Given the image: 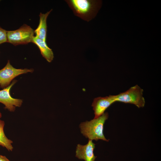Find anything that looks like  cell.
I'll use <instances>...</instances> for the list:
<instances>
[{
    "instance_id": "cell-1",
    "label": "cell",
    "mask_w": 161,
    "mask_h": 161,
    "mask_svg": "<svg viewBox=\"0 0 161 161\" xmlns=\"http://www.w3.org/2000/svg\"><path fill=\"white\" fill-rule=\"evenodd\" d=\"M65 1L75 16L87 22L96 16L102 4V1L101 0H66Z\"/></svg>"
},
{
    "instance_id": "cell-2",
    "label": "cell",
    "mask_w": 161,
    "mask_h": 161,
    "mask_svg": "<svg viewBox=\"0 0 161 161\" xmlns=\"http://www.w3.org/2000/svg\"><path fill=\"white\" fill-rule=\"evenodd\" d=\"M108 117V113L105 112L97 118L81 123L79 125L81 133L90 140L97 141L100 139L109 141L103 133L104 125Z\"/></svg>"
},
{
    "instance_id": "cell-3",
    "label": "cell",
    "mask_w": 161,
    "mask_h": 161,
    "mask_svg": "<svg viewBox=\"0 0 161 161\" xmlns=\"http://www.w3.org/2000/svg\"><path fill=\"white\" fill-rule=\"evenodd\" d=\"M143 91L142 89L136 85L125 92L115 95V101L133 104L138 108L143 107L145 103Z\"/></svg>"
},
{
    "instance_id": "cell-4",
    "label": "cell",
    "mask_w": 161,
    "mask_h": 161,
    "mask_svg": "<svg viewBox=\"0 0 161 161\" xmlns=\"http://www.w3.org/2000/svg\"><path fill=\"white\" fill-rule=\"evenodd\" d=\"M34 30L30 26L24 24L18 29L7 31V42L16 46L32 42Z\"/></svg>"
},
{
    "instance_id": "cell-5",
    "label": "cell",
    "mask_w": 161,
    "mask_h": 161,
    "mask_svg": "<svg viewBox=\"0 0 161 161\" xmlns=\"http://www.w3.org/2000/svg\"><path fill=\"white\" fill-rule=\"evenodd\" d=\"M32 69H16L10 64L8 60L5 66L0 70V87L4 89L10 85L11 81L16 76L28 72H32Z\"/></svg>"
},
{
    "instance_id": "cell-6",
    "label": "cell",
    "mask_w": 161,
    "mask_h": 161,
    "mask_svg": "<svg viewBox=\"0 0 161 161\" xmlns=\"http://www.w3.org/2000/svg\"><path fill=\"white\" fill-rule=\"evenodd\" d=\"M16 82V80H14L7 87L0 90V103L4 105L5 109L11 112H14L16 107H21L23 103L22 100L13 98L10 94V89Z\"/></svg>"
},
{
    "instance_id": "cell-7",
    "label": "cell",
    "mask_w": 161,
    "mask_h": 161,
    "mask_svg": "<svg viewBox=\"0 0 161 161\" xmlns=\"http://www.w3.org/2000/svg\"><path fill=\"white\" fill-rule=\"evenodd\" d=\"M115 102V95H109L108 96L95 98L92 105L95 114L94 118H97L103 114L106 110Z\"/></svg>"
},
{
    "instance_id": "cell-8",
    "label": "cell",
    "mask_w": 161,
    "mask_h": 161,
    "mask_svg": "<svg viewBox=\"0 0 161 161\" xmlns=\"http://www.w3.org/2000/svg\"><path fill=\"white\" fill-rule=\"evenodd\" d=\"M95 145L92 140H90L85 145L78 144L76 148V157L85 161H95L97 157L93 152Z\"/></svg>"
},
{
    "instance_id": "cell-9",
    "label": "cell",
    "mask_w": 161,
    "mask_h": 161,
    "mask_svg": "<svg viewBox=\"0 0 161 161\" xmlns=\"http://www.w3.org/2000/svg\"><path fill=\"white\" fill-rule=\"evenodd\" d=\"M52 10L51 9L45 13H41L39 15V21L38 25L34 30L35 36L46 41L47 32V20L50 13Z\"/></svg>"
},
{
    "instance_id": "cell-10",
    "label": "cell",
    "mask_w": 161,
    "mask_h": 161,
    "mask_svg": "<svg viewBox=\"0 0 161 161\" xmlns=\"http://www.w3.org/2000/svg\"><path fill=\"white\" fill-rule=\"evenodd\" d=\"M32 42L38 47L42 56L48 62L52 61L54 57L52 49L47 46L46 41L34 36Z\"/></svg>"
},
{
    "instance_id": "cell-11",
    "label": "cell",
    "mask_w": 161,
    "mask_h": 161,
    "mask_svg": "<svg viewBox=\"0 0 161 161\" xmlns=\"http://www.w3.org/2000/svg\"><path fill=\"white\" fill-rule=\"evenodd\" d=\"M4 121L0 119V146L6 148L9 151H11L13 149L12 144L13 142L8 139L4 134Z\"/></svg>"
},
{
    "instance_id": "cell-12",
    "label": "cell",
    "mask_w": 161,
    "mask_h": 161,
    "mask_svg": "<svg viewBox=\"0 0 161 161\" xmlns=\"http://www.w3.org/2000/svg\"><path fill=\"white\" fill-rule=\"evenodd\" d=\"M7 42V31L0 27V44Z\"/></svg>"
},
{
    "instance_id": "cell-13",
    "label": "cell",
    "mask_w": 161,
    "mask_h": 161,
    "mask_svg": "<svg viewBox=\"0 0 161 161\" xmlns=\"http://www.w3.org/2000/svg\"><path fill=\"white\" fill-rule=\"evenodd\" d=\"M0 161H10L5 156L0 155Z\"/></svg>"
},
{
    "instance_id": "cell-14",
    "label": "cell",
    "mask_w": 161,
    "mask_h": 161,
    "mask_svg": "<svg viewBox=\"0 0 161 161\" xmlns=\"http://www.w3.org/2000/svg\"><path fill=\"white\" fill-rule=\"evenodd\" d=\"M2 117V114L1 112H0V118H1Z\"/></svg>"
}]
</instances>
